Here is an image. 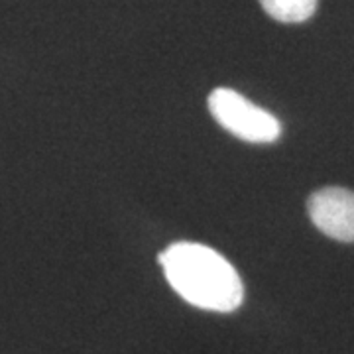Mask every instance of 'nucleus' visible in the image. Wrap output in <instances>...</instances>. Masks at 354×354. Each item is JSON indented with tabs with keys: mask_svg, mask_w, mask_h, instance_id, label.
<instances>
[{
	"mask_svg": "<svg viewBox=\"0 0 354 354\" xmlns=\"http://www.w3.org/2000/svg\"><path fill=\"white\" fill-rule=\"evenodd\" d=\"M264 12L281 24H301L317 12L319 0H258Z\"/></svg>",
	"mask_w": 354,
	"mask_h": 354,
	"instance_id": "4",
	"label": "nucleus"
},
{
	"mask_svg": "<svg viewBox=\"0 0 354 354\" xmlns=\"http://www.w3.org/2000/svg\"><path fill=\"white\" fill-rule=\"evenodd\" d=\"M307 215L319 232L333 241L354 242V191L346 187H323L309 195Z\"/></svg>",
	"mask_w": 354,
	"mask_h": 354,
	"instance_id": "3",
	"label": "nucleus"
},
{
	"mask_svg": "<svg viewBox=\"0 0 354 354\" xmlns=\"http://www.w3.org/2000/svg\"><path fill=\"white\" fill-rule=\"evenodd\" d=\"M167 283L193 307L232 313L244 299L236 268L215 248L199 242H176L160 254Z\"/></svg>",
	"mask_w": 354,
	"mask_h": 354,
	"instance_id": "1",
	"label": "nucleus"
},
{
	"mask_svg": "<svg viewBox=\"0 0 354 354\" xmlns=\"http://www.w3.org/2000/svg\"><path fill=\"white\" fill-rule=\"evenodd\" d=\"M207 106L218 127L248 144H274L281 136L278 118L256 106L234 88L216 87L209 95Z\"/></svg>",
	"mask_w": 354,
	"mask_h": 354,
	"instance_id": "2",
	"label": "nucleus"
}]
</instances>
